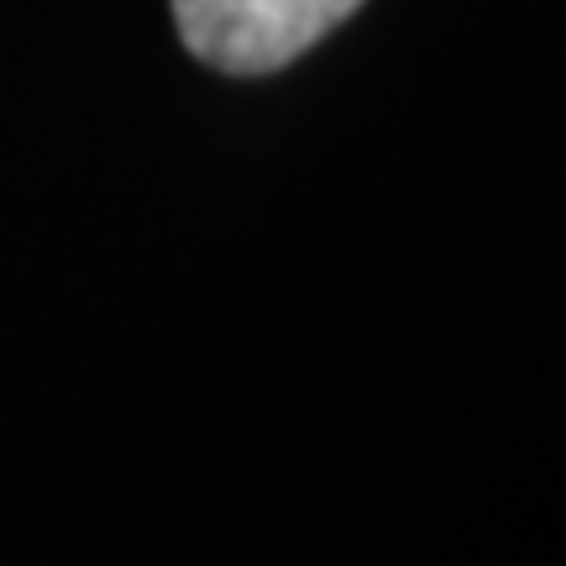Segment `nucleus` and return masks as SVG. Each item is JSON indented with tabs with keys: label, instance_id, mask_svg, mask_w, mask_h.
<instances>
[{
	"label": "nucleus",
	"instance_id": "1",
	"mask_svg": "<svg viewBox=\"0 0 566 566\" xmlns=\"http://www.w3.org/2000/svg\"><path fill=\"white\" fill-rule=\"evenodd\" d=\"M363 0H174L184 48L221 74H273L336 32Z\"/></svg>",
	"mask_w": 566,
	"mask_h": 566
}]
</instances>
